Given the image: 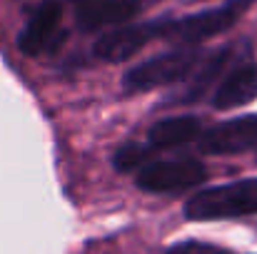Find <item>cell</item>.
Returning a JSON list of instances; mask_svg holds the SVG:
<instances>
[{
	"instance_id": "7",
	"label": "cell",
	"mask_w": 257,
	"mask_h": 254,
	"mask_svg": "<svg viewBox=\"0 0 257 254\" xmlns=\"http://www.w3.org/2000/svg\"><path fill=\"white\" fill-rule=\"evenodd\" d=\"M257 145V115L232 117L202 132L197 140L200 152L205 155H237Z\"/></svg>"
},
{
	"instance_id": "4",
	"label": "cell",
	"mask_w": 257,
	"mask_h": 254,
	"mask_svg": "<svg viewBox=\"0 0 257 254\" xmlns=\"http://www.w3.org/2000/svg\"><path fill=\"white\" fill-rule=\"evenodd\" d=\"M205 177H207V169L200 160L177 157V160H158V162L145 165L138 172L135 184L150 194H170V192H182V189L202 184Z\"/></svg>"
},
{
	"instance_id": "1",
	"label": "cell",
	"mask_w": 257,
	"mask_h": 254,
	"mask_svg": "<svg viewBox=\"0 0 257 254\" xmlns=\"http://www.w3.org/2000/svg\"><path fill=\"white\" fill-rule=\"evenodd\" d=\"M182 212L190 222H215L257 214V177L202 189L185 202Z\"/></svg>"
},
{
	"instance_id": "13",
	"label": "cell",
	"mask_w": 257,
	"mask_h": 254,
	"mask_svg": "<svg viewBox=\"0 0 257 254\" xmlns=\"http://www.w3.org/2000/svg\"><path fill=\"white\" fill-rule=\"evenodd\" d=\"M165 254H235V252H227V249L207 244V242H177Z\"/></svg>"
},
{
	"instance_id": "9",
	"label": "cell",
	"mask_w": 257,
	"mask_h": 254,
	"mask_svg": "<svg viewBox=\"0 0 257 254\" xmlns=\"http://www.w3.org/2000/svg\"><path fill=\"white\" fill-rule=\"evenodd\" d=\"M242 50H250L247 43H240V45H225V48H217L215 53H210L202 65L192 73V78L187 80V85L175 95V102H197L205 97V92L217 83L220 78H225V70L237 60L242 58Z\"/></svg>"
},
{
	"instance_id": "11",
	"label": "cell",
	"mask_w": 257,
	"mask_h": 254,
	"mask_svg": "<svg viewBox=\"0 0 257 254\" xmlns=\"http://www.w3.org/2000/svg\"><path fill=\"white\" fill-rule=\"evenodd\" d=\"M200 137H202V122L195 115H175V117L158 120L148 132V142L158 150L180 147V145L195 142Z\"/></svg>"
},
{
	"instance_id": "2",
	"label": "cell",
	"mask_w": 257,
	"mask_h": 254,
	"mask_svg": "<svg viewBox=\"0 0 257 254\" xmlns=\"http://www.w3.org/2000/svg\"><path fill=\"white\" fill-rule=\"evenodd\" d=\"M257 0H227L220 8L200 10L185 18H168L165 20V38L180 43V48H195L202 40H210L225 30H230Z\"/></svg>"
},
{
	"instance_id": "5",
	"label": "cell",
	"mask_w": 257,
	"mask_h": 254,
	"mask_svg": "<svg viewBox=\"0 0 257 254\" xmlns=\"http://www.w3.org/2000/svg\"><path fill=\"white\" fill-rule=\"evenodd\" d=\"M63 20V3L60 0H43L33 15L28 18L25 28L18 35V48L28 58H38L43 53H53L68 40V33L60 30Z\"/></svg>"
},
{
	"instance_id": "8",
	"label": "cell",
	"mask_w": 257,
	"mask_h": 254,
	"mask_svg": "<svg viewBox=\"0 0 257 254\" xmlns=\"http://www.w3.org/2000/svg\"><path fill=\"white\" fill-rule=\"evenodd\" d=\"M145 5L148 0H75V23L85 33L125 25Z\"/></svg>"
},
{
	"instance_id": "10",
	"label": "cell",
	"mask_w": 257,
	"mask_h": 254,
	"mask_svg": "<svg viewBox=\"0 0 257 254\" xmlns=\"http://www.w3.org/2000/svg\"><path fill=\"white\" fill-rule=\"evenodd\" d=\"M252 100H257V63H240L220 80L212 95V107L232 110Z\"/></svg>"
},
{
	"instance_id": "6",
	"label": "cell",
	"mask_w": 257,
	"mask_h": 254,
	"mask_svg": "<svg viewBox=\"0 0 257 254\" xmlns=\"http://www.w3.org/2000/svg\"><path fill=\"white\" fill-rule=\"evenodd\" d=\"M165 20L168 18H155V20H145V23H138V25L115 28V30H110L102 38L95 40L92 53L100 60L122 63V60L138 55L153 40H163L165 38Z\"/></svg>"
},
{
	"instance_id": "12",
	"label": "cell",
	"mask_w": 257,
	"mask_h": 254,
	"mask_svg": "<svg viewBox=\"0 0 257 254\" xmlns=\"http://www.w3.org/2000/svg\"><path fill=\"white\" fill-rule=\"evenodd\" d=\"M153 157V145H143V142H130L122 145L115 155H112V167L117 172H140L145 165H150Z\"/></svg>"
},
{
	"instance_id": "3",
	"label": "cell",
	"mask_w": 257,
	"mask_h": 254,
	"mask_svg": "<svg viewBox=\"0 0 257 254\" xmlns=\"http://www.w3.org/2000/svg\"><path fill=\"white\" fill-rule=\"evenodd\" d=\"M202 60V53L197 48H175L168 53H160L135 68H130L122 78L125 92H148L155 87L182 83L185 78H192Z\"/></svg>"
}]
</instances>
